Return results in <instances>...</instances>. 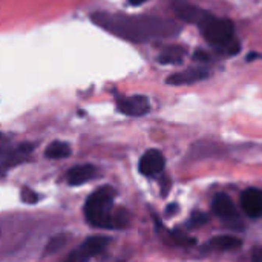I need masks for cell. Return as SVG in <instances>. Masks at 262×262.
<instances>
[{
  "label": "cell",
  "instance_id": "cell-1",
  "mask_svg": "<svg viewBox=\"0 0 262 262\" xmlns=\"http://www.w3.org/2000/svg\"><path fill=\"white\" fill-rule=\"evenodd\" d=\"M92 20L97 26L115 34L120 38L129 41H150L160 38L175 37L181 26L175 21L158 18V17H134L121 14H104L98 12L92 15Z\"/></svg>",
  "mask_w": 262,
  "mask_h": 262
},
{
  "label": "cell",
  "instance_id": "cell-2",
  "mask_svg": "<svg viewBox=\"0 0 262 262\" xmlns=\"http://www.w3.org/2000/svg\"><path fill=\"white\" fill-rule=\"evenodd\" d=\"M204 38L215 48L224 51L226 54H236L239 52V41L235 38V28L233 23L227 18H220L212 14H206V17L198 25Z\"/></svg>",
  "mask_w": 262,
  "mask_h": 262
},
{
  "label": "cell",
  "instance_id": "cell-3",
  "mask_svg": "<svg viewBox=\"0 0 262 262\" xmlns=\"http://www.w3.org/2000/svg\"><path fill=\"white\" fill-rule=\"evenodd\" d=\"M115 192L112 187H101L94 192L84 204V216L94 227L112 229V209Z\"/></svg>",
  "mask_w": 262,
  "mask_h": 262
},
{
  "label": "cell",
  "instance_id": "cell-4",
  "mask_svg": "<svg viewBox=\"0 0 262 262\" xmlns=\"http://www.w3.org/2000/svg\"><path fill=\"white\" fill-rule=\"evenodd\" d=\"M107 244H109V238H106V236H91L81 246H78L66 258L64 262H88L92 256L103 252Z\"/></svg>",
  "mask_w": 262,
  "mask_h": 262
},
{
  "label": "cell",
  "instance_id": "cell-5",
  "mask_svg": "<svg viewBox=\"0 0 262 262\" xmlns=\"http://www.w3.org/2000/svg\"><path fill=\"white\" fill-rule=\"evenodd\" d=\"M117 109L129 117H143L150 111V103L149 98L144 95H132L120 98L117 101Z\"/></svg>",
  "mask_w": 262,
  "mask_h": 262
},
{
  "label": "cell",
  "instance_id": "cell-6",
  "mask_svg": "<svg viewBox=\"0 0 262 262\" xmlns=\"http://www.w3.org/2000/svg\"><path fill=\"white\" fill-rule=\"evenodd\" d=\"M164 164H166V161H164L163 154L157 149H150L140 158L138 167L144 177H155L163 172Z\"/></svg>",
  "mask_w": 262,
  "mask_h": 262
},
{
  "label": "cell",
  "instance_id": "cell-7",
  "mask_svg": "<svg viewBox=\"0 0 262 262\" xmlns=\"http://www.w3.org/2000/svg\"><path fill=\"white\" fill-rule=\"evenodd\" d=\"M213 212L221 218L224 220L226 223H239V218H238V212H236V207L235 204L232 203V200L224 195V193H220L215 196L213 200Z\"/></svg>",
  "mask_w": 262,
  "mask_h": 262
},
{
  "label": "cell",
  "instance_id": "cell-8",
  "mask_svg": "<svg viewBox=\"0 0 262 262\" xmlns=\"http://www.w3.org/2000/svg\"><path fill=\"white\" fill-rule=\"evenodd\" d=\"M241 206L243 210L252 218L262 216V190L258 189H247L241 195Z\"/></svg>",
  "mask_w": 262,
  "mask_h": 262
},
{
  "label": "cell",
  "instance_id": "cell-9",
  "mask_svg": "<svg viewBox=\"0 0 262 262\" xmlns=\"http://www.w3.org/2000/svg\"><path fill=\"white\" fill-rule=\"evenodd\" d=\"M173 9L177 12V15L187 21V23H193V25H200L201 20L206 17L207 11L192 5V3H187V2H183V0H177L173 3Z\"/></svg>",
  "mask_w": 262,
  "mask_h": 262
},
{
  "label": "cell",
  "instance_id": "cell-10",
  "mask_svg": "<svg viewBox=\"0 0 262 262\" xmlns=\"http://www.w3.org/2000/svg\"><path fill=\"white\" fill-rule=\"evenodd\" d=\"M207 75H209L207 69L198 68V69H189V71H184V72L173 74L166 81H167V84H172V86H181V84H190V83L200 81V80L206 78Z\"/></svg>",
  "mask_w": 262,
  "mask_h": 262
},
{
  "label": "cell",
  "instance_id": "cell-11",
  "mask_svg": "<svg viewBox=\"0 0 262 262\" xmlns=\"http://www.w3.org/2000/svg\"><path fill=\"white\" fill-rule=\"evenodd\" d=\"M95 167L91 166V164H80V166H75L72 167L68 173H66V178H68V183L71 186H81L88 181H91L94 177H95Z\"/></svg>",
  "mask_w": 262,
  "mask_h": 262
},
{
  "label": "cell",
  "instance_id": "cell-12",
  "mask_svg": "<svg viewBox=\"0 0 262 262\" xmlns=\"http://www.w3.org/2000/svg\"><path fill=\"white\" fill-rule=\"evenodd\" d=\"M243 246V241L235 238V236H216L213 239H210V243L207 244V249L210 250H218V252H224V250H233Z\"/></svg>",
  "mask_w": 262,
  "mask_h": 262
},
{
  "label": "cell",
  "instance_id": "cell-13",
  "mask_svg": "<svg viewBox=\"0 0 262 262\" xmlns=\"http://www.w3.org/2000/svg\"><path fill=\"white\" fill-rule=\"evenodd\" d=\"M184 55L186 49L183 46H169L158 55V61L161 64H178L183 61Z\"/></svg>",
  "mask_w": 262,
  "mask_h": 262
},
{
  "label": "cell",
  "instance_id": "cell-14",
  "mask_svg": "<svg viewBox=\"0 0 262 262\" xmlns=\"http://www.w3.org/2000/svg\"><path fill=\"white\" fill-rule=\"evenodd\" d=\"M72 154L71 150V146L64 141H54L51 143L48 147H46V158H51V160H61V158H68L69 155Z\"/></svg>",
  "mask_w": 262,
  "mask_h": 262
},
{
  "label": "cell",
  "instance_id": "cell-15",
  "mask_svg": "<svg viewBox=\"0 0 262 262\" xmlns=\"http://www.w3.org/2000/svg\"><path fill=\"white\" fill-rule=\"evenodd\" d=\"M129 223V213L123 209L112 212V229H123Z\"/></svg>",
  "mask_w": 262,
  "mask_h": 262
},
{
  "label": "cell",
  "instance_id": "cell-16",
  "mask_svg": "<svg viewBox=\"0 0 262 262\" xmlns=\"http://www.w3.org/2000/svg\"><path fill=\"white\" fill-rule=\"evenodd\" d=\"M66 243H68V236L66 235H57V236H54L49 243H48V246H46V253H55V252H58L60 249H63L64 246H66Z\"/></svg>",
  "mask_w": 262,
  "mask_h": 262
},
{
  "label": "cell",
  "instance_id": "cell-17",
  "mask_svg": "<svg viewBox=\"0 0 262 262\" xmlns=\"http://www.w3.org/2000/svg\"><path fill=\"white\" fill-rule=\"evenodd\" d=\"M12 143H11V138L8 135H3L0 134V161L3 158H6V155L12 150Z\"/></svg>",
  "mask_w": 262,
  "mask_h": 262
},
{
  "label": "cell",
  "instance_id": "cell-18",
  "mask_svg": "<svg viewBox=\"0 0 262 262\" xmlns=\"http://www.w3.org/2000/svg\"><path fill=\"white\" fill-rule=\"evenodd\" d=\"M20 198H21V201L26 203V204H35V203L38 201V195H37L35 192H32L31 189H21Z\"/></svg>",
  "mask_w": 262,
  "mask_h": 262
},
{
  "label": "cell",
  "instance_id": "cell-19",
  "mask_svg": "<svg viewBox=\"0 0 262 262\" xmlns=\"http://www.w3.org/2000/svg\"><path fill=\"white\" fill-rule=\"evenodd\" d=\"M172 236H173V239H175L178 244H181V246H193V244H195V241H193L192 238H189L187 235H184V233H181V232H173Z\"/></svg>",
  "mask_w": 262,
  "mask_h": 262
},
{
  "label": "cell",
  "instance_id": "cell-20",
  "mask_svg": "<svg viewBox=\"0 0 262 262\" xmlns=\"http://www.w3.org/2000/svg\"><path fill=\"white\" fill-rule=\"evenodd\" d=\"M207 221H209L207 215H204V213H201V212H195V213L192 215V218H190V224H192V226H201V224H204V223H207Z\"/></svg>",
  "mask_w": 262,
  "mask_h": 262
},
{
  "label": "cell",
  "instance_id": "cell-21",
  "mask_svg": "<svg viewBox=\"0 0 262 262\" xmlns=\"http://www.w3.org/2000/svg\"><path fill=\"white\" fill-rule=\"evenodd\" d=\"M193 58H195V60H198V61H204V63L210 60L209 54H206L204 51H196V52L193 54Z\"/></svg>",
  "mask_w": 262,
  "mask_h": 262
},
{
  "label": "cell",
  "instance_id": "cell-22",
  "mask_svg": "<svg viewBox=\"0 0 262 262\" xmlns=\"http://www.w3.org/2000/svg\"><path fill=\"white\" fill-rule=\"evenodd\" d=\"M177 209H178V206H177V204H170V206L167 207V210H166V212H167V215L170 216V215H173V212H175Z\"/></svg>",
  "mask_w": 262,
  "mask_h": 262
},
{
  "label": "cell",
  "instance_id": "cell-23",
  "mask_svg": "<svg viewBox=\"0 0 262 262\" xmlns=\"http://www.w3.org/2000/svg\"><path fill=\"white\" fill-rule=\"evenodd\" d=\"M130 5H134V6H138V5H143V3H146L147 0H127Z\"/></svg>",
  "mask_w": 262,
  "mask_h": 262
}]
</instances>
